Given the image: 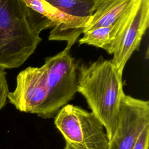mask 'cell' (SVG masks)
I'll return each instance as SVG.
<instances>
[{"label": "cell", "instance_id": "6da1fadb", "mask_svg": "<svg viewBox=\"0 0 149 149\" xmlns=\"http://www.w3.org/2000/svg\"><path fill=\"white\" fill-rule=\"evenodd\" d=\"M55 26L23 0H0V69L22 65L41 41L40 32Z\"/></svg>", "mask_w": 149, "mask_h": 149}, {"label": "cell", "instance_id": "7a4b0ae2", "mask_svg": "<svg viewBox=\"0 0 149 149\" xmlns=\"http://www.w3.org/2000/svg\"><path fill=\"white\" fill-rule=\"evenodd\" d=\"M77 92L85 98L91 112L102 123L108 140L118 122L123 90L120 76L111 60L100 56L77 69Z\"/></svg>", "mask_w": 149, "mask_h": 149}, {"label": "cell", "instance_id": "3957f363", "mask_svg": "<svg viewBox=\"0 0 149 149\" xmlns=\"http://www.w3.org/2000/svg\"><path fill=\"white\" fill-rule=\"evenodd\" d=\"M56 128L65 140L63 149H108L105 129L92 112L73 104H66L54 116Z\"/></svg>", "mask_w": 149, "mask_h": 149}, {"label": "cell", "instance_id": "277c9868", "mask_svg": "<svg viewBox=\"0 0 149 149\" xmlns=\"http://www.w3.org/2000/svg\"><path fill=\"white\" fill-rule=\"evenodd\" d=\"M66 48L55 56L45 59L48 87V119L71 101L77 92L78 63Z\"/></svg>", "mask_w": 149, "mask_h": 149}, {"label": "cell", "instance_id": "5b68a950", "mask_svg": "<svg viewBox=\"0 0 149 149\" xmlns=\"http://www.w3.org/2000/svg\"><path fill=\"white\" fill-rule=\"evenodd\" d=\"M119 29L114 43L111 60L118 73L137 50L149 26V0H136L119 19Z\"/></svg>", "mask_w": 149, "mask_h": 149}, {"label": "cell", "instance_id": "8992f818", "mask_svg": "<svg viewBox=\"0 0 149 149\" xmlns=\"http://www.w3.org/2000/svg\"><path fill=\"white\" fill-rule=\"evenodd\" d=\"M7 100L17 110L48 119V87L45 67L29 66L17 76L15 90Z\"/></svg>", "mask_w": 149, "mask_h": 149}, {"label": "cell", "instance_id": "52a82bcc", "mask_svg": "<svg viewBox=\"0 0 149 149\" xmlns=\"http://www.w3.org/2000/svg\"><path fill=\"white\" fill-rule=\"evenodd\" d=\"M149 125V101L125 94L115 132L108 149H132L144 127Z\"/></svg>", "mask_w": 149, "mask_h": 149}, {"label": "cell", "instance_id": "ba28073f", "mask_svg": "<svg viewBox=\"0 0 149 149\" xmlns=\"http://www.w3.org/2000/svg\"><path fill=\"white\" fill-rule=\"evenodd\" d=\"M136 0H100L97 8L83 29L82 33L115 24Z\"/></svg>", "mask_w": 149, "mask_h": 149}, {"label": "cell", "instance_id": "9c48e42d", "mask_svg": "<svg viewBox=\"0 0 149 149\" xmlns=\"http://www.w3.org/2000/svg\"><path fill=\"white\" fill-rule=\"evenodd\" d=\"M51 6L70 17L89 20L100 0H44Z\"/></svg>", "mask_w": 149, "mask_h": 149}, {"label": "cell", "instance_id": "30bf717a", "mask_svg": "<svg viewBox=\"0 0 149 149\" xmlns=\"http://www.w3.org/2000/svg\"><path fill=\"white\" fill-rule=\"evenodd\" d=\"M113 25L99 27L83 33V37L79 40V44L100 48L106 51L109 54H112L115 39Z\"/></svg>", "mask_w": 149, "mask_h": 149}, {"label": "cell", "instance_id": "8fae6325", "mask_svg": "<svg viewBox=\"0 0 149 149\" xmlns=\"http://www.w3.org/2000/svg\"><path fill=\"white\" fill-rule=\"evenodd\" d=\"M8 92L6 72L5 70L0 69V110L3 108L6 104Z\"/></svg>", "mask_w": 149, "mask_h": 149}, {"label": "cell", "instance_id": "7c38bea8", "mask_svg": "<svg viewBox=\"0 0 149 149\" xmlns=\"http://www.w3.org/2000/svg\"><path fill=\"white\" fill-rule=\"evenodd\" d=\"M149 145V125L142 130L132 149H148Z\"/></svg>", "mask_w": 149, "mask_h": 149}]
</instances>
